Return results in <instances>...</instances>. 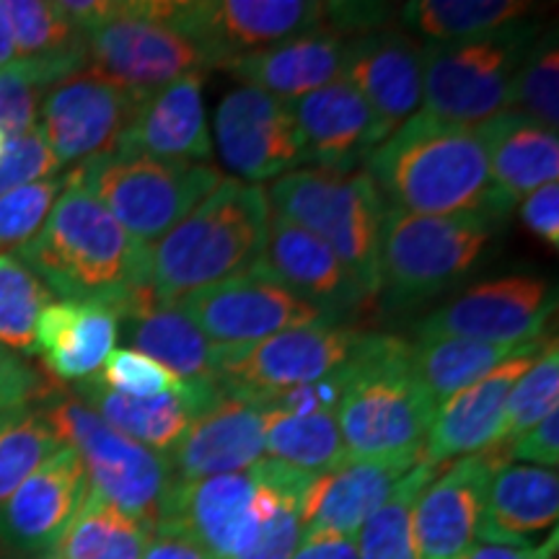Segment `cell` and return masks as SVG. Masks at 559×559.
Returning <instances> with one entry per match:
<instances>
[{
	"label": "cell",
	"instance_id": "e0dca14e",
	"mask_svg": "<svg viewBox=\"0 0 559 559\" xmlns=\"http://www.w3.org/2000/svg\"><path fill=\"white\" fill-rule=\"evenodd\" d=\"M510 464L508 445L456 459L428 481L415 506L417 559H461L474 547L489 477Z\"/></svg>",
	"mask_w": 559,
	"mask_h": 559
},
{
	"label": "cell",
	"instance_id": "cb8c5ba5",
	"mask_svg": "<svg viewBox=\"0 0 559 559\" xmlns=\"http://www.w3.org/2000/svg\"><path fill=\"white\" fill-rule=\"evenodd\" d=\"M267 425V407L223 396L213 409L194 419L177 449L171 451L169 459L177 481L251 469L257 461L264 459Z\"/></svg>",
	"mask_w": 559,
	"mask_h": 559
},
{
	"label": "cell",
	"instance_id": "6da1fadb",
	"mask_svg": "<svg viewBox=\"0 0 559 559\" xmlns=\"http://www.w3.org/2000/svg\"><path fill=\"white\" fill-rule=\"evenodd\" d=\"M13 254L60 300L109 306L122 319L151 298V247L111 218L73 171L39 234Z\"/></svg>",
	"mask_w": 559,
	"mask_h": 559
},
{
	"label": "cell",
	"instance_id": "f35d334b",
	"mask_svg": "<svg viewBox=\"0 0 559 559\" xmlns=\"http://www.w3.org/2000/svg\"><path fill=\"white\" fill-rule=\"evenodd\" d=\"M52 300V290L16 254H0V345L37 355V324Z\"/></svg>",
	"mask_w": 559,
	"mask_h": 559
},
{
	"label": "cell",
	"instance_id": "484cf974",
	"mask_svg": "<svg viewBox=\"0 0 559 559\" xmlns=\"http://www.w3.org/2000/svg\"><path fill=\"white\" fill-rule=\"evenodd\" d=\"M419 459L345 461L337 469L311 479L304 498V536H345L355 539L379 510L396 481Z\"/></svg>",
	"mask_w": 559,
	"mask_h": 559
},
{
	"label": "cell",
	"instance_id": "7402d4cb",
	"mask_svg": "<svg viewBox=\"0 0 559 559\" xmlns=\"http://www.w3.org/2000/svg\"><path fill=\"white\" fill-rule=\"evenodd\" d=\"M73 394L94 409L109 428L166 456H171L194 419L226 396L218 383L185 381L179 389L166 391V394L138 400V396L104 386L96 376L73 383Z\"/></svg>",
	"mask_w": 559,
	"mask_h": 559
},
{
	"label": "cell",
	"instance_id": "277c9868",
	"mask_svg": "<svg viewBox=\"0 0 559 559\" xmlns=\"http://www.w3.org/2000/svg\"><path fill=\"white\" fill-rule=\"evenodd\" d=\"M412 345L366 334L349 355V379L337 407L347 461L423 459L436 404L409 366Z\"/></svg>",
	"mask_w": 559,
	"mask_h": 559
},
{
	"label": "cell",
	"instance_id": "c3c4849f",
	"mask_svg": "<svg viewBox=\"0 0 559 559\" xmlns=\"http://www.w3.org/2000/svg\"><path fill=\"white\" fill-rule=\"evenodd\" d=\"M508 459L521 461V464H539L547 469H557L559 464V409L549 412L547 417L539 419L534 428L521 432L519 438L510 440Z\"/></svg>",
	"mask_w": 559,
	"mask_h": 559
},
{
	"label": "cell",
	"instance_id": "d6a6232c",
	"mask_svg": "<svg viewBox=\"0 0 559 559\" xmlns=\"http://www.w3.org/2000/svg\"><path fill=\"white\" fill-rule=\"evenodd\" d=\"M534 5L526 0H412L402 5L400 16L412 34L430 39V45H449L487 37L528 21Z\"/></svg>",
	"mask_w": 559,
	"mask_h": 559
},
{
	"label": "cell",
	"instance_id": "4316f807",
	"mask_svg": "<svg viewBox=\"0 0 559 559\" xmlns=\"http://www.w3.org/2000/svg\"><path fill=\"white\" fill-rule=\"evenodd\" d=\"M345 41L347 39L330 29L298 34V37L264 47V50L239 55L221 70H226L241 86L260 88L285 102H296L300 96L342 79Z\"/></svg>",
	"mask_w": 559,
	"mask_h": 559
},
{
	"label": "cell",
	"instance_id": "8992f818",
	"mask_svg": "<svg viewBox=\"0 0 559 559\" xmlns=\"http://www.w3.org/2000/svg\"><path fill=\"white\" fill-rule=\"evenodd\" d=\"M270 213L296 223L330 247L368 296L381 293L379 243L386 202L366 171L293 169L267 190Z\"/></svg>",
	"mask_w": 559,
	"mask_h": 559
},
{
	"label": "cell",
	"instance_id": "b9f144b4",
	"mask_svg": "<svg viewBox=\"0 0 559 559\" xmlns=\"http://www.w3.org/2000/svg\"><path fill=\"white\" fill-rule=\"evenodd\" d=\"M66 187L68 174H55L0 198V254H13L39 234Z\"/></svg>",
	"mask_w": 559,
	"mask_h": 559
},
{
	"label": "cell",
	"instance_id": "9c48e42d",
	"mask_svg": "<svg viewBox=\"0 0 559 559\" xmlns=\"http://www.w3.org/2000/svg\"><path fill=\"white\" fill-rule=\"evenodd\" d=\"M534 39L536 24L521 21L487 37L423 45V115L477 128L513 109L515 75Z\"/></svg>",
	"mask_w": 559,
	"mask_h": 559
},
{
	"label": "cell",
	"instance_id": "1f68e13d",
	"mask_svg": "<svg viewBox=\"0 0 559 559\" xmlns=\"http://www.w3.org/2000/svg\"><path fill=\"white\" fill-rule=\"evenodd\" d=\"M9 21L16 66L41 75L50 86L86 68V39L83 32L45 0H0Z\"/></svg>",
	"mask_w": 559,
	"mask_h": 559
},
{
	"label": "cell",
	"instance_id": "5b68a950",
	"mask_svg": "<svg viewBox=\"0 0 559 559\" xmlns=\"http://www.w3.org/2000/svg\"><path fill=\"white\" fill-rule=\"evenodd\" d=\"M37 404L62 443L81 456L91 492L156 528L177 487L171 459L109 428L75 394L52 389Z\"/></svg>",
	"mask_w": 559,
	"mask_h": 559
},
{
	"label": "cell",
	"instance_id": "ac0fdd59",
	"mask_svg": "<svg viewBox=\"0 0 559 559\" xmlns=\"http://www.w3.org/2000/svg\"><path fill=\"white\" fill-rule=\"evenodd\" d=\"M342 79L362 96L386 140L423 104V45L391 26L362 32L345 41Z\"/></svg>",
	"mask_w": 559,
	"mask_h": 559
},
{
	"label": "cell",
	"instance_id": "d6986e66",
	"mask_svg": "<svg viewBox=\"0 0 559 559\" xmlns=\"http://www.w3.org/2000/svg\"><path fill=\"white\" fill-rule=\"evenodd\" d=\"M86 495L83 461L62 445L0 506V544L24 555L47 557L73 523Z\"/></svg>",
	"mask_w": 559,
	"mask_h": 559
},
{
	"label": "cell",
	"instance_id": "f5cc1de1",
	"mask_svg": "<svg viewBox=\"0 0 559 559\" xmlns=\"http://www.w3.org/2000/svg\"><path fill=\"white\" fill-rule=\"evenodd\" d=\"M290 559H358V547L345 536H304Z\"/></svg>",
	"mask_w": 559,
	"mask_h": 559
},
{
	"label": "cell",
	"instance_id": "603a6c76",
	"mask_svg": "<svg viewBox=\"0 0 559 559\" xmlns=\"http://www.w3.org/2000/svg\"><path fill=\"white\" fill-rule=\"evenodd\" d=\"M202 83L205 73H190L143 96L115 151L205 164L213 156V138L207 130Z\"/></svg>",
	"mask_w": 559,
	"mask_h": 559
},
{
	"label": "cell",
	"instance_id": "44dd1931",
	"mask_svg": "<svg viewBox=\"0 0 559 559\" xmlns=\"http://www.w3.org/2000/svg\"><path fill=\"white\" fill-rule=\"evenodd\" d=\"M544 345H547L544 340L531 342L485 379L440 404L432 417L428 440H425L423 459L432 466H440L445 461L472 456L489 445H498L510 391L531 368Z\"/></svg>",
	"mask_w": 559,
	"mask_h": 559
},
{
	"label": "cell",
	"instance_id": "d4e9b609",
	"mask_svg": "<svg viewBox=\"0 0 559 559\" xmlns=\"http://www.w3.org/2000/svg\"><path fill=\"white\" fill-rule=\"evenodd\" d=\"M262 264L298 298L337 317L360 309L370 298L355 272L324 241L275 213H270Z\"/></svg>",
	"mask_w": 559,
	"mask_h": 559
},
{
	"label": "cell",
	"instance_id": "52a82bcc",
	"mask_svg": "<svg viewBox=\"0 0 559 559\" xmlns=\"http://www.w3.org/2000/svg\"><path fill=\"white\" fill-rule=\"evenodd\" d=\"M73 177L140 243L153 247L192 213L223 174L215 166L111 151L73 166Z\"/></svg>",
	"mask_w": 559,
	"mask_h": 559
},
{
	"label": "cell",
	"instance_id": "2e32d148",
	"mask_svg": "<svg viewBox=\"0 0 559 559\" xmlns=\"http://www.w3.org/2000/svg\"><path fill=\"white\" fill-rule=\"evenodd\" d=\"M215 145L223 166L243 185L280 179L300 166V138L290 102L236 86L215 107Z\"/></svg>",
	"mask_w": 559,
	"mask_h": 559
},
{
	"label": "cell",
	"instance_id": "f907efd6",
	"mask_svg": "<svg viewBox=\"0 0 559 559\" xmlns=\"http://www.w3.org/2000/svg\"><path fill=\"white\" fill-rule=\"evenodd\" d=\"M143 559H213L190 536L171 526H156Z\"/></svg>",
	"mask_w": 559,
	"mask_h": 559
},
{
	"label": "cell",
	"instance_id": "5bb4252c",
	"mask_svg": "<svg viewBox=\"0 0 559 559\" xmlns=\"http://www.w3.org/2000/svg\"><path fill=\"white\" fill-rule=\"evenodd\" d=\"M555 313V293L547 280L508 275L472 285L443 304L417 326V342L474 340L523 347L544 340Z\"/></svg>",
	"mask_w": 559,
	"mask_h": 559
},
{
	"label": "cell",
	"instance_id": "f546056e",
	"mask_svg": "<svg viewBox=\"0 0 559 559\" xmlns=\"http://www.w3.org/2000/svg\"><path fill=\"white\" fill-rule=\"evenodd\" d=\"M487 153L495 190L510 205L557 181L559 138L521 111L510 109L474 128Z\"/></svg>",
	"mask_w": 559,
	"mask_h": 559
},
{
	"label": "cell",
	"instance_id": "db71d44e",
	"mask_svg": "<svg viewBox=\"0 0 559 559\" xmlns=\"http://www.w3.org/2000/svg\"><path fill=\"white\" fill-rule=\"evenodd\" d=\"M16 66V47H13L9 21H5L3 5H0V68Z\"/></svg>",
	"mask_w": 559,
	"mask_h": 559
},
{
	"label": "cell",
	"instance_id": "e575fe53",
	"mask_svg": "<svg viewBox=\"0 0 559 559\" xmlns=\"http://www.w3.org/2000/svg\"><path fill=\"white\" fill-rule=\"evenodd\" d=\"M153 528L91 492L47 559H143Z\"/></svg>",
	"mask_w": 559,
	"mask_h": 559
},
{
	"label": "cell",
	"instance_id": "ba28073f",
	"mask_svg": "<svg viewBox=\"0 0 559 559\" xmlns=\"http://www.w3.org/2000/svg\"><path fill=\"white\" fill-rule=\"evenodd\" d=\"M500 218L415 215L389 207L381 223V290L394 306H412L449 290L481 262Z\"/></svg>",
	"mask_w": 559,
	"mask_h": 559
},
{
	"label": "cell",
	"instance_id": "4fadbf2b",
	"mask_svg": "<svg viewBox=\"0 0 559 559\" xmlns=\"http://www.w3.org/2000/svg\"><path fill=\"white\" fill-rule=\"evenodd\" d=\"M169 19L223 68L298 34L326 29L330 3L319 0H169Z\"/></svg>",
	"mask_w": 559,
	"mask_h": 559
},
{
	"label": "cell",
	"instance_id": "d590c367",
	"mask_svg": "<svg viewBox=\"0 0 559 559\" xmlns=\"http://www.w3.org/2000/svg\"><path fill=\"white\" fill-rule=\"evenodd\" d=\"M264 456L313 477L337 469L347 461L337 412H317V415L270 412Z\"/></svg>",
	"mask_w": 559,
	"mask_h": 559
},
{
	"label": "cell",
	"instance_id": "ee69618b",
	"mask_svg": "<svg viewBox=\"0 0 559 559\" xmlns=\"http://www.w3.org/2000/svg\"><path fill=\"white\" fill-rule=\"evenodd\" d=\"M47 83L24 66L0 68V132L19 138L37 128Z\"/></svg>",
	"mask_w": 559,
	"mask_h": 559
},
{
	"label": "cell",
	"instance_id": "4dcf8cb0",
	"mask_svg": "<svg viewBox=\"0 0 559 559\" xmlns=\"http://www.w3.org/2000/svg\"><path fill=\"white\" fill-rule=\"evenodd\" d=\"M130 349L148 355L181 381L218 383V345L177 304H156L148 298L120 319Z\"/></svg>",
	"mask_w": 559,
	"mask_h": 559
},
{
	"label": "cell",
	"instance_id": "7dc6e473",
	"mask_svg": "<svg viewBox=\"0 0 559 559\" xmlns=\"http://www.w3.org/2000/svg\"><path fill=\"white\" fill-rule=\"evenodd\" d=\"M55 386L24 355L0 345V415L45 400Z\"/></svg>",
	"mask_w": 559,
	"mask_h": 559
},
{
	"label": "cell",
	"instance_id": "3957f363",
	"mask_svg": "<svg viewBox=\"0 0 559 559\" xmlns=\"http://www.w3.org/2000/svg\"><path fill=\"white\" fill-rule=\"evenodd\" d=\"M270 202L262 185L223 179L187 218L151 247L148 293L177 304L190 293L223 283L262 260Z\"/></svg>",
	"mask_w": 559,
	"mask_h": 559
},
{
	"label": "cell",
	"instance_id": "f6af8a7d",
	"mask_svg": "<svg viewBox=\"0 0 559 559\" xmlns=\"http://www.w3.org/2000/svg\"><path fill=\"white\" fill-rule=\"evenodd\" d=\"M309 485L290 489L285 495L275 515L262 523L249 547L236 559H290L296 555L304 542V498Z\"/></svg>",
	"mask_w": 559,
	"mask_h": 559
},
{
	"label": "cell",
	"instance_id": "f1b7e54d",
	"mask_svg": "<svg viewBox=\"0 0 559 559\" xmlns=\"http://www.w3.org/2000/svg\"><path fill=\"white\" fill-rule=\"evenodd\" d=\"M559 515L557 469L506 464L489 477L477 539L526 547L528 536L555 526Z\"/></svg>",
	"mask_w": 559,
	"mask_h": 559
},
{
	"label": "cell",
	"instance_id": "836d02e7",
	"mask_svg": "<svg viewBox=\"0 0 559 559\" xmlns=\"http://www.w3.org/2000/svg\"><path fill=\"white\" fill-rule=\"evenodd\" d=\"M523 347L489 345V342L474 340H425L412 345L409 366L417 383L438 409L453 394L485 379Z\"/></svg>",
	"mask_w": 559,
	"mask_h": 559
},
{
	"label": "cell",
	"instance_id": "60d3db41",
	"mask_svg": "<svg viewBox=\"0 0 559 559\" xmlns=\"http://www.w3.org/2000/svg\"><path fill=\"white\" fill-rule=\"evenodd\" d=\"M513 109L531 117L544 128L559 124V47L557 32H544L523 58L515 75Z\"/></svg>",
	"mask_w": 559,
	"mask_h": 559
},
{
	"label": "cell",
	"instance_id": "30bf717a",
	"mask_svg": "<svg viewBox=\"0 0 559 559\" xmlns=\"http://www.w3.org/2000/svg\"><path fill=\"white\" fill-rule=\"evenodd\" d=\"M83 39L91 73L140 96L215 68L198 41L171 24L169 0H117L115 11L83 32Z\"/></svg>",
	"mask_w": 559,
	"mask_h": 559
},
{
	"label": "cell",
	"instance_id": "bcb514c9",
	"mask_svg": "<svg viewBox=\"0 0 559 559\" xmlns=\"http://www.w3.org/2000/svg\"><path fill=\"white\" fill-rule=\"evenodd\" d=\"M60 169L62 166L47 148L39 130L34 128L32 132H24V135L13 138L9 151L0 156V198L19 187L32 185V181L55 177Z\"/></svg>",
	"mask_w": 559,
	"mask_h": 559
},
{
	"label": "cell",
	"instance_id": "7a4b0ae2",
	"mask_svg": "<svg viewBox=\"0 0 559 559\" xmlns=\"http://www.w3.org/2000/svg\"><path fill=\"white\" fill-rule=\"evenodd\" d=\"M366 174L389 207L415 215H492L513 207L495 190L474 128L409 117L366 158Z\"/></svg>",
	"mask_w": 559,
	"mask_h": 559
},
{
	"label": "cell",
	"instance_id": "7bdbcfd3",
	"mask_svg": "<svg viewBox=\"0 0 559 559\" xmlns=\"http://www.w3.org/2000/svg\"><path fill=\"white\" fill-rule=\"evenodd\" d=\"M96 379L111 391L138 396V400L166 394V391L179 389L181 383H185L177 373H171L169 368H164L160 362L148 358V355L130 347L111 349L109 358L104 360L102 370L96 373Z\"/></svg>",
	"mask_w": 559,
	"mask_h": 559
},
{
	"label": "cell",
	"instance_id": "8fae6325",
	"mask_svg": "<svg viewBox=\"0 0 559 559\" xmlns=\"http://www.w3.org/2000/svg\"><path fill=\"white\" fill-rule=\"evenodd\" d=\"M177 306L218 347L251 345L272 334L337 324V313L313 306L285 288L262 260L239 275L179 298Z\"/></svg>",
	"mask_w": 559,
	"mask_h": 559
},
{
	"label": "cell",
	"instance_id": "9a60e30c",
	"mask_svg": "<svg viewBox=\"0 0 559 559\" xmlns=\"http://www.w3.org/2000/svg\"><path fill=\"white\" fill-rule=\"evenodd\" d=\"M140 99L83 68L47 88L37 130L60 166H79L117 148Z\"/></svg>",
	"mask_w": 559,
	"mask_h": 559
},
{
	"label": "cell",
	"instance_id": "816d5d0a",
	"mask_svg": "<svg viewBox=\"0 0 559 559\" xmlns=\"http://www.w3.org/2000/svg\"><path fill=\"white\" fill-rule=\"evenodd\" d=\"M461 559H557V531L539 547H508V544H474Z\"/></svg>",
	"mask_w": 559,
	"mask_h": 559
},
{
	"label": "cell",
	"instance_id": "8d00e7d4",
	"mask_svg": "<svg viewBox=\"0 0 559 559\" xmlns=\"http://www.w3.org/2000/svg\"><path fill=\"white\" fill-rule=\"evenodd\" d=\"M440 466L419 459L404 477L396 481L389 500L376 510L355 536L358 559H417L415 549V506L428 481Z\"/></svg>",
	"mask_w": 559,
	"mask_h": 559
},
{
	"label": "cell",
	"instance_id": "ab89813d",
	"mask_svg": "<svg viewBox=\"0 0 559 559\" xmlns=\"http://www.w3.org/2000/svg\"><path fill=\"white\" fill-rule=\"evenodd\" d=\"M559 402V349L557 342L549 340L539 349L536 360L531 362L526 373L515 381L506 404V417H502L500 443H510L521 432L534 428L539 419L557 409Z\"/></svg>",
	"mask_w": 559,
	"mask_h": 559
},
{
	"label": "cell",
	"instance_id": "83f0119b",
	"mask_svg": "<svg viewBox=\"0 0 559 559\" xmlns=\"http://www.w3.org/2000/svg\"><path fill=\"white\" fill-rule=\"evenodd\" d=\"M120 317L102 304L55 298L37 324V355L55 379L79 383L96 376L117 347Z\"/></svg>",
	"mask_w": 559,
	"mask_h": 559
},
{
	"label": "cell",
	"instance_id": "7c38bea8",
	"mask_svg": "<svg viewBox=\"0 0 559 559\" xmlns=\"http://www.w3.org/2000/svg\"><path fill=\"white\" fill-rule=\"evenodd\" d=\"M360 340L362 332L353 326L319 324L251 345L218 347V386L226 396L243 402L309 386L345 366Z\"/></svg>",
	"mask_w": 559,
	"mask_h": 559
},
{
	"label": "cell",
	"instance_id": "681fc988",
	"mask_svg": "<svg viewBox=\"0 0 559 559\" xmlns=\"http://www.w3.org/2000/svg\"><path fill=\"white\" fill-rule=\"evenodd\" d=\"M521 221L547 247H559V185L539 187L521 202Z\"/></svg>",
	"mask_w": 559,
	"mask_h": 559
},
{
	"label": "cell",
	"instance_id": "74e56055",
	"mask_svg": "<svg viewBox=\"0 0 559 559\" xmlns=\"http://www.w3.org/2000/svg\"><path fill=\"white\" fill-rule=\"evenodd\" d=\"M62 440L39 404L9 409L0 415V506L62 449Z\"/></svg>",
	"mask_w": 559,
	"mask_h": 559
},
{
	"label": "cell",
	"instance_id": "11a10c76",
	"mask_svg": "<svg viewBox=\"0 0 559 559\" xmlns=\"http://www.w3.org/2000/svg\"><path fill=\"white\" fill-rule=\"evenodd\" d=\"M41 559H47V557H41Z\"/></svg>",
	"mask_w": 559,
	"mask_h": 559
},
{
	"label": "cell",
	"instance_id": "ffe728a7",
	"mask_svg": "<svg viewBox=\"0 0 559 559\" xmlns=\"http://www.w3.org/2000/svg\"><path fill=\"white\" fill-rule=\"evenodd\" d=\"M290 111L300 138V164L311 169L358 171L370 151L383 143L373 111L345 79L290 102Z\"/></svg>",
	"mask_w": 559,
	"mask_h": 559
}]
</instances>
